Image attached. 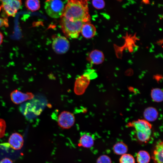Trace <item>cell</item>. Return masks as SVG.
Listing matches in <instances>:
<instances>
[{"mask_svg":"<svg viewBox=\"0 0 163 163\" xmlns=\"http://www.w3.org/2000/svg\"><path fill=\"white\" fill-rule=\"evenodd\" d=\"M67 0L61 16L72 21H81L86 23L90 22L87 0Z\"/></svg>","mask_w":163,"mask_h":163,"instance_id":"cell-1","label":"cell"},{"mask_svg":"<svg viewBox=\"0 0 163 163\" xmlns=\"http://www.w3.org/2000/svg\"><path fill=\"white\" fill-rule=\"evenodd\" d=\"M127 126L135 129L136 138L139 141L143 143L149 141L152 134V126L148 121L138 120L129 123Z\"/></svg>","mask_w":163,"mask_h":163,"instance_id":"cell-2","label":"cell"},{"mask_svg":"<svg viewBox=\"0 0 163 163\" xmlns=\"http://www.w3.org/2000/svg\"><path fill=\"white\" fill-rule=\"evenodd\" d=\"M60 18V24L63 33L66 37L72 39L78 37L83 26L86 23L81 21H70L62 16Z\"/></svg>","mask_w":163,"mask_h":163,"instance_id":"cell-3","label":"cell"},{"mask_svg":"<svg viewBox=\"0 0 163 163\" xmlns=\"http://www.w3.org/2000/svg\"><path fill=\"white\" fill-rule=\"evenodd\" d=\"M64 5L61 0H46L44 8L47 14L52 18H57L62 16Z\"/></svg>","mask_w":163,"mask_h":163,"instance_id":"cell-4","label":"cell"},{"mask_svg":"<svg viewBox=\"0 0 163 163\" xmlns=\"http://www.w3.org/2000/svg\"><path fill=\"white\" fill-rule=\"evenodd\" d=\"M21 5V0H0V11L8 16L14 17Z\"/></svg>","mask_w":163,"mask_h":163,"instance_id":"cell-5","label":"cell"},{"mask_svg":"<svg viewBox=\"0 0 163 163\" xmlns=\"http://www.w3.org/2000/svg\"><path fill=\"white\" fill-rule=\"evenodd\" d=\"M52 47L53 51L56 54H63L68 51L70 47V43L65 37L58 36L53 40Z\"/></svg>","mask_w":163,"mask_h":163,"instance_id":"cell-6","label":"cell"},{"mask_svg":"<svg viewBox=\"0 0 163 163\" xmlns=\"http://www.w3.org/2000/svg\"><path fill=\"white\" fill-rule=\"evenodd\" d=\"M91 79V78L88 73H85L78 77L75 83V93L77 95L83 94L89 85Z\"/></svg>","mask_w":163,"mask_h":163,"instance_id":"cell-7","label":"cell"},{"mask_svg":"<svg viewBox=\"0 0 163 163\" xmlns=\"http://www.w3.org/2000/svg\"><path fill=\"white\" fill-rule=\"evenodd\" d=\"M57 122L59 126L63 129H68L72 127L75 122L74 115L68 111H63L58 115Z\"/></svg>","mask_w":163,"mask_h":163,"instance_id":"cell-8","label":"cell"},{"mask_svg":"<svg viewBox=\"0 0 163 163\" xmlns=\"http://www.w3.org/2000/svg\"><path fill=\"white\" fill-rule=\"evenodd\" d=\"M10 96L12 102L18 104L32 99L34 97V95L30 92L24 93L16 89L11 92Z\"/></svg>","mask_w":163,"mask_h":163,"instance_id":"cell-9","label":"cell"},{"mask_svg":"<svg viewBox=\"0 0 163 163\" xmlns=\"http://www.w3.org/2000/svg\"><path fill=\"white\" fill-rule=\"evenodd\" d=\"M24 142L22 136L18 133H13L8 139V143L10 147L16 150L21 148L23 145Z\"/></svg>","mask_w":163,"mask_h":163,"instance_id":"cell-10","label":"cell"},{"mask_svg":"<svg viewBox=\"0 0 163 163\" xmlns=\"http://www.w3.org/2000/svg\"><path fill=\"white\" fill-rule=\"evenodd\" d=\"M163 141L159 140L154 147L152 158L155 163H163Z\"/></svg>","mask_w":163,"mask_h":163,"instance_id":"cell-11","label":"cell"},{"mask_svg":"<svg viewBox=\"0 0 163 163\" xmlns=\"http://www.w3.org/2000/svg\"><path fill=\"white\" fill-rule=\"evenodd\" d=\"M88 60L91 63L95 65L101 64L104 60V56L103 53L98 50L91 51L88 55Z\"/></svg>","mask_w":163,"mask_h":163,"instance_id":"cell-12","label":"cell"},{"mask_svg":"<svg viewBox=\"0 0 163 163\" xmlns=\"http://www.w3.org/2000/svg\"><path fill=\"white\" fill-rule=\"evenodd\" d=\"M95 27L90 22L85 24L82 26L81 32L85 38L90 39L93 37L96 33Z\"/></svg>","mask_w":163,"mask_h":163,"instance_id":"cell-13","label":"cell"},{"mask_svg":"<svg viewBox=\"0 0 163 163\" xmlns=\"http://www.w3.org/2000/svg\"><path fill=\"white\" fill-rule=\"evenodd\" d=\"M94 143L93 136L88 133H84L81 134L79 140V144L84 148H89L92 147Z\"/></svg>","mask_w":163,"mask_h":163,"instance_id":"cell-14","label":"cell"},{"mask_svg":"<svg viewBox=\"0 0 163 163\" xmlns=\"http://www.w3.org/2000/svg\"><path fill=\"white\" fill-rule=\"evenodd\" d=\"M114 152L117 155H122L126 153L128 150L127 145L123 142L116 143L113 147Z\"/></svg>","mask_w":163,"mask_h":163,"instance_id":"cell-15","label":"cell"},{"mask_svg":"<svg viewBox=\"0 0 163 163\" xmlns=\"http://www.w3.org/2000/svg\"><path fill=\"white\" fill-rule=\"evenodd\" d=\"M158 112L153 107H149L146 109L144 113V116L147 121H153L155 120L158 116Z\"/></svg>","mask_w":163,"mask_h":163,"instance_id":"cell-16","label":"cell"},{"mask_svg":"<svg viewBox=\"0 0 163 163\" xmlns=\"http://www.w3.org/2000/svg\"><path fill=\"white\" fill-rule=\"evenodd\" d=\"M150 159V154L145 150L139 151L136 155V160L138 163H149Z\"/></svg>","mask_w":163,"mask_h":163,"instance_id":"cell-17","label":"cell"},{"mask_svg":"<svg viewBox=\"0 0 163 163\" xmlns=\"http://www.w3.org/2000/svg\"><path fill=\"white\" fill-rule=\"evenodd\" d=\"M25 6L28 10L33 12L38 10L40 7L39 0H26Z\"/></svg>","mask_w":163,"mask_h":163,"instance_id":"cell-18","label":"cell"},{"mask_svg":"<svg viewBox=\"0 0 163 163\" xmlns=\"http://www.w3.org/2000/svg\"><path fill=\"white\" fill-rule=\"evenodd\" d=\"M151 96L154 101L160 102L163 100L162 91L159 88H154L152 91Z\"/></svg>","mask_w":163,"mask_h":163,"instance_id":"cell-19","label":"cell"},{"mask_svg":"<svg viewBox=\"0 0 163 163\" xmlns=\"http://www.w3.org/2000/svg\"><path fill=\"white\" fill-rule=\"evenodd\" d=\"M120 163H135V159L133 156L129 154L122 155L119 159Z\"/></svg>","mask_w":163,"mask_h":163,"instance_id":"cell-20","label":"cell"},{"mask_svg":"<svg viewBox=\"0 0 163 163\" xmlns=\"http://www.w3.org/2000/svg\"><path fill=\"white\" fill-rule=\"evenodd\" d=\"M92 3L93 6L97 9H103L105 6L104 0H92Z\"/></svg>","mask_w":163,"mask_h":163,"instance_id":"cell-21","label":"cell"},{"mask_svg":"<svg viewBox=\"0 0 163 163\" xmlns=\"http://www.w3.org/2000/svg\"><path fill=\"white\" fill-rule=\"evenodd\" d=\"M96 163H112V161L109 156L106 155H102L98 158Z\"/></svg>","mask_w":163,"mask_h":163,"instance_id":"cell-22","label":"cell"},{"mask_svg":"<svg viewBox=\"0 0 163 163\" xmlns=\"http://www.w3.org/2000/svg\"><path fill=\"white\" fill-rule=\"evenodd\" d=\"M6 127L5 121L2 119L0 118V138L3 137L5 135Z\"/></svg>","mask_w":163,"mask_h":163,"instance_id":"cell-23","label":"cell"},{"mask_svg":"<svg viewBox=\"0 0 163 163\" xmlns=\"http://www.w3.org/2000/svg\"><path fill=\"white\" fill-rule=\"evenodd\" d=\"M8 25V20L7 18H0V28L4 26L7 27Z\"/></svg>","mask_w":163,"mask_h":163,"instance_id":"cell-24","label":"cell"},{"mask_svg":"<svg viewBox=\"0 0 163 163\" xmlns=\"http://www.w3.org/2000/svg\"><path fill=\"white\" fill-rule=\"evenodd\" d=\"M0 163H13V162L12 160L9 158H5L1 160Z\"/></svg>","mask_w":163,"mask_h":163,"instance_id":"cell-25","label":"cell"},{"mask_svg":"<svg viewBox=\"0 0 163 163\" xmlns=\"http://www.w3.org/2000/svg\"><path fill=\"white\" fill-rule=\"evenodd\" d=\"M3 38L4 36L3 34L1 32H0V45L2 44L3 42Z\"/></svg>","mask_w":163,"mask_h":163,"instance_id":"cell-26","label":"cell"}]
</instances>
